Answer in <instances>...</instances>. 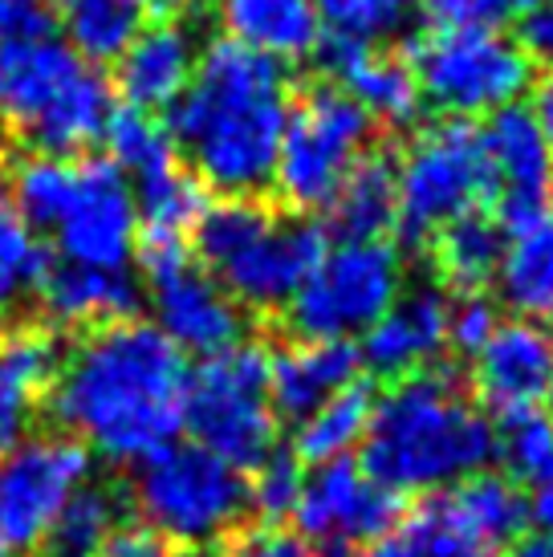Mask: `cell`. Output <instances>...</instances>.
<instances>
[{"label": "cell", "instance_id": "cell-1", "mask_svg": "<svg viewBox=\"0 0 553 557\" xmlns=\"http://www.w3.org/2000/svg\"><path fill=\"white\" fill-rule=\"evenodd\" d=\"M184 350L159 325L123 322L86 330L49 383V416L110 465H143L184 432Z\"/></svg>", "mask_w": 553, "mask_h": 557}, {"label": "cell", "instance_id": "cell-2", "mask_svg": "<svg viewBox=\"0 0 553 557\" xmlns=\"http://www.w3.org/2000/svg\"><path fill=\"white\" fill-rule=\"evenodd\" d=\"M290 110L285 65L220 37L196 58L192 86L171 107L168 135L204 187L224 191V200H257L273 187Z\"/></svg>", "mask_w": 553, "mask_h": 557}, {"label": "cell", "instance_id": "cell-3", "mask_svg": "<svg viewBox=\"0 0 553 557\" xmlns=\"http://www.w3.org/2000/svg\"><path fill=\"white\" fill-rule=\"evenodd\" d=\"M496 428L447 367L415 371L374 399L362 468L391 493H440L484 472Z\"/></svg>", "mask_w": 553, "mask_h": 557}, {"label": "cell", "instance_id": "cell-4", "mask_svg": "<svg viewBox=\"0 0 553 557\" xmlns=\"http://www.w3.org/2000/svg\"><path fill=\"white\" fill-rule=\"evenodd\" d=\"M325 233L257 200H220L196 224V257L241 310H285L322 261Z\"/></svg>", "mask_w": 553, "mask_h": 557}, {"label": "cell", "instance_id": "cell-5", "mask_svg": "<svg viewBox=\"0 0 553 557\" xmlns=\"http://www.w3.org/2000/svg\"><path fill=\"white\" fill-rule=\"evenodd\" d=\"M110 86L53 37L0 41V126L46 156H74L107 135Z\"/></svg>", "mask_w": 553, "mask_h": 557}, {"label": "cell", "instance_id": "cell-6", "mask_svg": "<svg viewBox=\"0 0 553 557\" xmlns=\"http://www.w3.org/2000/svg\"><path fill=\"white\" fill-rule=\"evenodd\" d=\"M184 428L192 444L236 472H253L276 448V411L269 395V350L236 342L187 371Z\"/></svg>", "mask_w": 553, "mask_h": 557}, {"label": "cell", "instance_id": "cell-7", "mask_svg": "<svg viewBox=\"0 0 553 557\" xmlns=\"http://www.w3.org/2000/svg\"><path fill=\"white\" fill-rule=\"evenodd\" d=\"M489 203H496V175L484 135L468 119L423 126L395 163V228L407 240H431Z\"/></svg>", "mask_w": 553, "mask_h": 557}, {"label": "cell", "instance_id": "cell-8", "mask_svg": "<svg viewBox=\"0 0 553 557\" xmlns=\"http://www.w3.org/2000/svg\"><path fill=\"white\" fill-rule=\"evenodd\" d=\"M131 509L168 542H220L248 512V484L200 444H171L138 465Z\"/></svg>", "mask_w": 553, "mask_h": 557}, {"label": "cell", "instance_id": "cell-9", "mask_svg": "<svg viewBox=\"0 0 553 557\" xmlns=\"http://www.w3.org/2000/svg\"><path fill=\"white\" fill-rule=\"evenodd\" d=\"M411 70L423 102L452 119L517 107L533 86V58L496 29H435L411 46Z\"/></svg>", "mask_w": 553, "mask_h": 557}, {"label": "cell", "instance_id": "cell-10", "mask_svg": "<svg viewBox=\"0 0 553 557\" xmlns=\"http://www.w3.org/2000/svg\"><path fill=\"white\" fill-rule=\"evenodd\" d=\"M370 114L342 86H314L290 110L273 168L276 196L297 212L330 208L346 175L370 151Z\"/></svg>", "mask_w": 553, "mask_h": 557}, {"label": "cell", "instance_id": "cell-11", "mask_svg": "<svg viewBox=\"0 0 553 557\" xmlns=\"http://www.w3.org/2000/svg\"><path fill=\"white\" fill-rule=\"evenodd\" d=\"M403 297V257L386 240H342L325 248L290 306L297 338L330 342L367 334Z\"/></svg>", "mask_w": 553, "mask_h": 557}, {"label": "cell", "instance_id": "cell-12", "mask_svg": "<svg viewBox=\"0 0 553 557\" xmlns=\"http://www.w3.org/2000/svg\"><path fill=\"white\" fill-rule=\"evenodd\" d=\"M90 448L74 435H33L0 460V554L46 549L65 500L90 480Z\"/></svg>", "mask_w": 553, "mask_h": 557}, {"label": "cell", "instance_id": "cell-13", "mask_svg": "<svg viewBox=\"0 0 553 557\" xmlns=\"http://www.w3.org/2000/svg\"><path fill=\"white\" fill-rule=\"evenodd\" d=\"M143 269L151 281L155 325L184 355L208 358L245 342V310L180 240H143Z\"/></svg>", "mask_w": 553, "mask_h": 557}, {"label": "cell", "instance_id": "cell-14", "mask_svg": "<svg viewBox=\"0 0 553 557\" xmlns=\"http://www.w3.org/2000/svg\"><path fill=\"white\" fill-rule=\"evenodd\" d=\"M293 521L297 537H306L322 557H342L354 545L395 533L403 521V505L400 493L383 488L358 460L342 456L318 465V472L306 476Z\"/></svg>", "mask_w": 553, "mask_h": 557}, {"label": "cell", "instance_id": "cell-15", "mask_svg": "<svg viewBox=\"0 0 553 557\" xmlns=\"http://www.w3.org/2000/svg\"><path fill=\"white\" fill-rule=\"evenodd\" d=\"M62 261L90 269H126L138 245V208L126 175L110 159L77 163L74 196L53 224Z\"/></svg>", "mask_w": 553, "mask_h": 557}, {"label": "cell", "instance_id": "cell-16", "mask_svg": "<svg viewBox=\"0 0 553 557\" xmlns=\"http://www.w3.org/2000/svg\"><path fill=\"white\" fill-rule=\"evenodd\" d=\"M484 151L496 175V224L505 236L553 216V143L529 107H505L484 123Z\"/></svg>", "mask_w": 553, "mask_h": 557}, {"label": "cell", "instance_id": "cell-17", "mask_svg": "<svg viewBox=\"0 0 553 557\" xmlns=\"http://www.w3.org/2000/svg\"><path fill=\"white\" fill-rule=\"evenodd\" d=\"M553 379V330L538 322H501L472 355V399L496 419L529 411L545 399Z\"/></svg>", "mask_w": 553, "mask_h": 557}, {"label": "cell", "instance_id": "cell-18", "mask_svg": "<svg viewBox=\"0 0 553 557\" xmlns=\"http://www.w3.org/2000/svg\"><path fill=\"white\" fill-rule=\"evenodd\" d=\"M447 350V301L435 289H415L403 294L379 322L367 330L362 342V362L370 371L400 383L415 371L435 367V358Z\"/></svg>", "mask_w": 553, "mask_h": 557}, {"label": "cell", "instance_id": "cell-19", "mask_svg": "<svg viewBox=\"0 0 553 557\" xmlns=\"http://www.w3.org/2000/svg\"><path fill=\"white\" fill-rule=\"evenodd\" d=\"M358 367H362L358 346L342 338H297L293 346H281L276 355H269V395H273L276 419H290V423L309 419L325 399L351 387L358 379Z\"/></svg>", "mask_w": 553, "mask_h": 557}, {"label": "cell", "instance_id": "cell-20", "mask_svg": "<svg viewBox=\"0 0 553 557\" xmlns=\"http://www.w3.org/2000/svg\"><path fill=\"white\" fill-rule=\"evenodd\" d=\"M196 41L180 21H155L135 33L119 58V94L131 110H171L196 74Z\"/></svg>", "mask_w": 553, "mask_h": 557}, {"label": "cell", "instance_id": "cell-21", "mask_svg": "<svg viewBox=\"0 0 553 557\" xmlns=\"http://www.w3.org/2000/svg\"><path fill=\"white\" fill-rule=\"evenodd\" d=\"M325 58H330L325 65L339 74V86L367 110L370 123L379 119L386 126H411L419 119L423 94L407 58L346 41H325Z\"/></svg>", "mask_w": 553, "mask_h": 557}, {"label": "cell", "instance_id": "cell-22", "mask_svg": "<svg viewBox=\"0 0 553 557\" xmlns=\"http://www.w3.org/2000/svg\"><path fill=\"white\" fill-rule=\"evenodd\" d=\"M224 41L261 53L269 62H302L322 49V21L314 0H216Z\"/></svg>", "mask_w": 553, "mask_h": 557}, {"label": "cell", "instance_id": "cell-23", "mask_svg": "<svg viewBox=\"0 0 553 557\" xmlns=\"http://www.w3.org/2000/svg\"><path fill=\"white\" fill-rule=\"evenodd\" d=\"M62 367V346L46 325H16L0 334V460L21 444L29 411L46 399Z\"/></svg>", "mask_w": 553, "mask_h": 557}, {"label": "cell", "instance_id": "cell-24", "mask_svg": "<svg viewBox=\"0 0 553 557\" xmlns=\"http://www.w3.org/2000/svg\"><path fill=\"white\" fill-rule=\"evenodd\" d=\"M41 306L49 322L70 330H98V325L135 318L138 289L123 269H90V264H49L41 285Z\"/></svg>", "mask_w": 553, "mask_h": 557}, {"label": "cell", "instance_id": "cell-25", "mask_svg": "<svg viewBox=\"0 0 553 557\" xmlns=\"http://www.w3.org/2000/svg\"><path fill=\"white\" fill-rule=\"evenodd\" d=\"M505 240L508 236L496 224V216L472 212V216L444 224L440 233L431 236V264H435V273H440L447 289H456V297L484 294L496 281V269H501V257H505Z\"/></svg>", "mask_w": 553, "mask_h": 557}, {"label": "cell", "instance_id": "cell-26", "mask_svg": "<svg viewBox=\"0 0 553 557\" xmlns=\"http://www.w3.org/2000/svg\"><path fill=\"white\" fill-rule=\"evenodd\" d=\"M496 289L517 318L553 325V216L508 236L496 269Z\"/></svg>", "mask_w": 553, "mask_h": 557}, {"label": "cell", "instance_id": "cell-27", "mask_svg": "<svg viewBox=\"0 0 553 557\" xmlns=\"http://www.w3.org/2000/svg\"><path fill=\"white\" fill-rule=\"evenodd\" d=\"M403 542L411 557H505V549L477 525V517L464 509L456 488L428 493L403 517Z\"/></svg>", "mask_w": 553, "mask_h": 557}, {"label": "cell", "instance_id": "cell-28", "mask_svg": "<svg viewBox=\"0 0 553 557\" xmlns=\"http://www.w3.org/2000/svg\"><path fill=\"white\" fill-rule=\"evenodd\" d=\"M126 512H131V493L107 480H86L65 509L58 512V521L49 529V557H90L102 554V545L123 529Z\"/></svg>", "mask_w": 553, "mask_h": 557}, {"label": "cell", "instance_id": "cell-29", "mask_svg": "<svg viewBox=\"0 0 553 557\" xmlns=\"http://www.w3.org/2000/svg\"><path fill=\"white\" fill-rule=\"evenodd\" d=\"M370 411H374V391H370V383L354 379L351 387L339 391L334 399H325L314 416L297 423V440L290 451L302 465L342 460L367 440Z\"/></svg>", "mask_w": 553, "mask_h": 557}, {"label": "cell", "instance_id": "cell-30", "mask_svg": "<svg viewBox=\"0 0 553 557\" xmlns=\"http://www.w3.org/2000/svg\"><path fill=\"white\" fill-rule=\"evenodd\" d=\"M325 212L342 240H379L395 224V163L367 151Z\"/></svg>", "mask_w": 553, "mask_h": 557}, {"label": "cell", "instance_id": "cell-31", "mask_svg": "<svg viewBox=\"0 0 553 557\" xmlns=\"http://www.w3.org/2000/svg\"><path fill=\"white\" fill-rule=\"evenodd\" d=\"M135 208L143 240H180L196 233L200 216L208 212V196L196 175H187L180 163L151 171L135 180Z\"/></svg>", "mask_w": 553, "mask_h": 557}, {"label": "cell", "instance_id": "cell-32", "mask_svg": "<svg viewBox=\"0 0 553 557\" xmlns=\"http://www.w3.org/2000/svg\"><path fill=\"white\" fill-rule=\"evenodd\" d=\"M58 21L65 29V46L82 62H119L123 49L143 29V9L135 0H58Z\"/></svg>", "mask_w": 553, "mask_h": 557}, {"label": "cell", "instance_id": "cell-33", "mask_svg": "<svg viewBox=\"0 0 553 557\" xmlns=\"http://www.w3.org/2000/svg\"><path fill=\"white\" fill-rule=\"evenodd\" d=\"M77 184V163L70 156H46V151H33L29 159H21L13 168V208L21 212V220L29 224L33 233L46 228L53 233V224L62 220L65 203L74 196Z\"/></svg>", "mask_w": 553, "mask_h": 557}, {"label": "cell", "instance_id": "cell-34", "mask_svg": "<svg viewBox=\"0 0 553 557\" xmlns=\"http://www.w3.org/2000/svg\"><path fill=\"white\" fill-rule=\"evenodd\" d=\"M325 41L346 46H379L386 37L407 29L419 13V0H314Z\"/></svg>", "mask_w": 553, "mask_h": 557}, {"label": "cell", "instance_id": "cell-35", "mask_svg": "<svg viewBox=\"0 0 553 557\" xmlns=\"http://www.w3.org/2000/svg\"><path fill=\"white\" fill-rule=\"evenodd\" d=\"M456 496L464 500V509L477 517V525L489 533L492 542L508 549L525 537V525H529V500L525 493L513 484L508 476H496V472H477V476L452 484Z\"/></svg>", "mask_w": 553, "mask_h": 557}, {"label": "cell", "instance_id": "cell-36", "mask_svg": "<svg viewBox=\"0 0 553 557\" xmlns=\"http://www.w3.org/2000/svg\"><path fill=\"white\" fill-rule=\"evenodd\" d=\"M102 139L110 147V163L123 171V175H135V180L168 168V163H180L168 126L155 123L147 110H131V107L114 110Z\"/></svg>", "mask_w": 553, "mask_h": 557}, {"label": "cell", "instance_id": "cell-37", "mask_svg": "<svg viewBox=\"0 0 553 557\" xmlns=\"http://www.w3.org/2000/svg\"><path fill=\"white\" fill-rule=\"evenodd\" d=\"M496 456L505 460L513 484L538 488L553 480V419L541 416L538 407L505 416L496 428Z\"/></svg>", "mask_w": 553, "mask_h": 557}, {"label": "cell", "instance_id": "cell-38", "mask_svg": "<svg viewBox=\"0 0 553 557\" xmlns=\"http://www.w3.org/2000/svg\"><path fill=\"white\" fill-rule=\"evenodd\" d=\"M46 269V248L0 187V310H9L29 289H37Z\"/></svg>", "mask_w": 553, "mask_h": 557}, {"label": "cell", "instance_id": "cell-39", "mask_svg": "<svg viewBox=\"0 0 553 557\" xmlns=\"http://www.w3.org/2000/svg\"><path fill=\"white\" fill-rule=\"evenodd\" d=\"M245 484H248V512L257 517V525H281V521H290L297 500H302L306 465L293 451L273 448L261 465L248 472Z\"/></svg>", "mask_w": 553, "mask_h": 557}, {"label": "cell", "instance_id": "cell-40", "mask_svg": "<svg viewBox=\"0 0 553 557\" xmlns=\"http://www.w3.org/2000/svg\"><path fill=\"white\" fill-rule=\"evenodd\" d=\"M440 29H505L521 25L538 0H419Z\"/></svg>", "mask_w": 553, "mask_h": 557}, {"label": "cell", "instance_id": "cell-41", "mask_svg": "<svg viewBox=\"0 0 553 557\" xmlns=\"http://www.w3.org/2000/svg\"><path fill=\"white\" fill-rule=\"evenodd\" d=\"M501 325L496 306L484 294H464L447 306V346H456L460 355H477L480 346L492 338V330Z\"/></svg>", "mask_w": 553, "mask_h": 557}, {"label": "cell", "instance_id": "cell-42", "mask_svg": "<svg viewBox=\"0 0 553 557\" xmlns=\"http://www.w3.org/2000/svg\"><path fill=\"white\" fill-rule=\"evenodd\" d=\"M102 557H229V545H220V542L180 545L143 525H123L107 545H102Z\"/></svg>", "mask_w": 553, "mask_h": 557}, {"label": "cell", "instance_id": "cell-43", "mask_svg": "<svg viewBox=\"0 0 553 557\" xmlns=\"http://www.w3.org/2000/svg\"><path fill=\"white\" fill-rule=\"evenodd\" d=\"M229 557H322L306 537L281 525H253L232 542Z\"/></svg>", "mask_w": 553, "mask_h": 557}, {"label": "cell", "instance_id": "cell-44", "mask_svg": "<svg viewBox=\"0 0 553 557\" xmlns=\"http://www.w3.org/2000/svg\"><path fill=\"white\" fill-rule=\"evenodd\" d=\"M53 29L49 0H0V41H33Z\"/></svg>", "mask_w": 553, "mask_h": 557}, {"label": "cell", "instance_id": "cell-45", "mask_svg": "<svg viewBox=\"0 0 553 557\" xmlns=\"http://www.w3.org/2000/svg\"><path fill=\"white\" fill-rule=\"evenodd\" d=\"M521 49L533 62L553 65V0H538L521 21Z\"/></svg>", "mask_w": 553, "mask_h": 557}, {"label": "cell", "instance_id": "cell-46", "mask_svg": "<svg viewBox=\"0 0 553 557\" xmlns=\"http://www.w3.org/2000/svg\"><path fill=\"white\" fill-rule=\"evenodd\" d=\"M342 557H411V545L403 542V533H383L374 542H362L346 549Z\"/></svg>", "mask_w": 553, "mask_h": 557}, {"label": "cell", "instance_id": "cell-47", "mask_svg": "<svg viewBox=\"0 0 553 557\" xmlns=\"http://www.w3.org/2000/svg\"><path fill=\"white\" fill-rule=\"evenodd\" d=\"M529 110H533L538 126L545 131V139L553 143V70L538 82V90H533V107Z\"/></svg>", "mask_w": 553, "mask_h": 557}, {"label": "cell", "instance_id": "cell-48", "mask_svg": "<svg viewBox=\"0 0 553 557\" xmlns=\"http://www.w3.org/2000/svg\"><path fill=\"white\" fill-rule=\"evenodd\" d=\"M529 521L541 525V533H553V480L533 488V500H529Z\"/></svg>", "mask_w": 553, "mask_h": 557}, {"label": "cell", "instance_id": "cell-49", "mask_svg": "<svg viewBox=\"0 0 553 557\" xmlns=\"http://www.w3.org/2000/svg\"><path fill=\"white\" fill-rule=\"evenodd\" d=\"M505 557H553V542L545 537V533H538V537H521V542L513 545V554Z\"/></svg>", "mask_w": 553, "mask_h": 557}, {"label": "cell", "instance_id": "cell-50", "mask_svg": "<svg viewBox=\"0 0 553 557\" xmlns=\"http://www.w3.org/2000/svg\"><path fill=\"white\" fill-rule=\"evenodd\" d=\"M138 9H155V13H175V9H184L187 0H135Z\"/></svg>", "mask_w": 553, "mask_h": 557}, {"label": "cell", "instance_id": "cell-51", "mask_svg": "<svg viewBox=\"0 0 553 557\" xmlns=\"http://www.w3.org/2000/svg\"><path fill=\"white\" fill-rule=\"evenodd\" d=\"M545 399H550V407H553V379H550V391H545Z\"/></svg>", "mask_w": 553, "mask_h": 557}, {"label": "cell", "instance_id": "cell-52", "mask_svg": "<svg viewBox=\"0 0 553 557\" xmlns=\"http://www.w3.org/2000/svg\"><path fill=\"white\" fill-rule=\"evenodd\" d=\"M0 557H4V554H0Z\"/></svg>", "mask_w": 553, "mask_h": 557}]
</instances>
